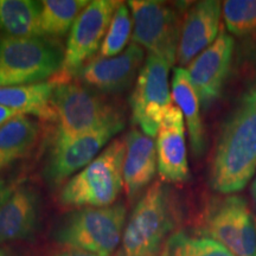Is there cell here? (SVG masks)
<instances>
[{"mask_svg":"<svg viewBox=\"0 0 256 256\" xmlns=\"http://www.w3.org/2000/svg\"><path fill=\"white\" fill-rule=\"evenodd\" d=\"M144 60V49L136 43L120 55L106 60H92L78 72L83 84L101 92L118 94L130 87Z\"/></svg>","mask_w":256,"mask_h":256,"instance_id":"cell-15","label":"cell"},{"mask_svg":"<svg viewBox=\"0 0 256 256\" xmlns=\"http://www.w3.org/2000/svg\"><path fill=\"white\" fill-rule=\"evenodd\" d=\"M176 226L171 192L160 182L140 198L124 230L118 256H154Z\"/></svg>","mask_w":256,"mask_h":256,"instance_id":"cell-3","label":"cell"},{"mask_svg":"<svg viewBox=\"0 0 256 256\" xmlns=\"http://www.w3.org/2000/svg\"><path fill=\"white\" fill-rule=\"evenodd\" d=\"M17 115H19L18 112L10 110V108H6L4 106H0V127L8 122V120H11L12 118L17 116Z\"/></svg>","mask_w":256,"mask_h":256,"instance_id":"cell-26","label":"cell"},{"mask_svg":"<svg viewBox=\"0 0 256 256\" xmlns=\"http://www.w3.org/2000/svg\"><path fill=\"white\" fill-rule=\"evenodd\" d=\"M234 49L235 40L223 26L216 40L188 66V78L204 110L222 95L232 68Z\"/></svg>","mask_w":256,"mask_h":256,"instance_id":"cell-12","label":"cell"},{"mask_svg":"<svg viewBox=\"0 0 256 256\" xmlns=\"http://www.w3.org/2000/svg\"><path fill=\"white\" fill-rule=\"evenodd\" d=\"M127 5L133 20V43L174 66L183 23L178 12L156 0H130Z\"/></svg>","mask_w":256,"mask_h":256,"instance_id":"cell-8","label":"cell"},{"mask_svg":"<svg viewBox=\"0 0 256 256\" xmlns=\"http://www.w3.org/2000/svg\"><path fill=\"white\" fill-rule=\"evenodd\" d=\"M40 134V124L28 115L19 114L0 127V151L22 158L30 151Z\"/></svg>","mask_w":256,"mask_h":256,"instance_id":"cell-22","label":"cell"},{"mask_svg":"<svg viewBox=\"0 0 256 256\" xmlns=\"http://www.w3.org/2000/svg\"><path fill=\"white\" fill-rule=\"evenodd\" d=\"M124 126V118H120L89 133L55 140L46 170L48 182L57 186L78 170L84 168L100 154L112 138L122 130Z\"/></svg>","mask_w":256,"mask_h":256,"instance_id":"cell-11","label":"cell"},{"mask_svg":"<svg viewBox=\"0 0 256 256\" xmlns=\"http://www.w3.org/2000/svg\"><path fill=\"white\" fill-rule=\"evenodd\" d=\"M57 83L54 81L37 84L0 88V106L19 114L36 115L40 119H56L51 107V96Z\"/></svg>","mask_w":256,"mask_h":256,"instance_id":"cell-19","label":"cell"},{"mask_svg":"<svg viewBox=\"0 0 256 256\" xmlns=\"http://www.w3.org/2000/svg\"><path fill=\"white\" fill-rule=\"evenodd\" d=\"M222 16L229 34L244 37L256 32V0L223 2Z\"/></svg>","mask_w":256,"mask_h":256,"instance_id":"cell-25","label":"cell"},{"mask_svg":"<svg viewBox=\"0 0 256 256\" xmlns=\"http://www.w3.org/2000/svg\"><path fill=\"white\" fill-rule=\"evenodd\" d=\"M222 2L202 0L188 8L182 23L176 62L179 68L188 66L209 48L220 34Z\"/></svg>","mask_w":256,"mask_h":256,"instance_id":"cell-13","label":"cell"},{"mask_svg":"<svg viewBox=\"0 0 256 256\" xmlns=\"http://www.w3.org/2000/svg\"><path fill=\"white\" fill-rule=\"evenodd\" d=\"M119 2L115 0H94L81 12L70 30L66 49H64L63 66L56 75L55 83L70 82L78 75L89 60L100 50L112 19Z\"/></svg>","mask_w":256,"mask_h":256,"instance_id":"cell-7","label":"cell"},{"mask_svg":"<svg viewBox=\"0 0 256 256\" xmlns=\"http://www.w3.org/2000/svg\"><path fill=\"white\" fill-rule=\"evenodd\" d=\"M204 234L235 256H256L255 218L241 196L232 194L210 208Z\"/></svg>","mask_w":256,"mask_h":256,"instance_id":"cell-10","label":"cell"},{"mask_svg":"<svg viewBox=\"0 0 256 256\" xmlns=\"http://www.w3.org/2000/svg\"><path fill=\"white\" fill-rule=\"evenodd\" d=\"M156 159L160 179L165 183H184L190 177L185 122L182 110L172 106L162 121L156 138Z\"/></svg>","mask_w":256,"mask_h":256,"instance_id":"cell-14","label":"cell"},{"mask_svg":"<svg viewBox=\"0 0 256 256\" xmlns=\"http://www.w3.org/2000/svg\"><path fill=\"white\" fill-rule=\"evenodd\" d=\"M2 256H5V255H2Z\"/></svg>","mask_w":256,"mask_h":256,"instance_id":"cell-32","label":"cell"},{"mask_svg":"<svg viewBox=\"0 0 256 256\" xmlns=\"http://www.w3.org/2000/svg\"><path fill=\"white\" fill-rule=\"evenodd\" d=\"M38 194L28 185L4 188L0 192V243L28 238L38 220Z\"/></svg>","mask_w":256,"mask_h":256,"instance_id":"cell-16","label":"cell"},{"mask_svg":"<svg viewBox=\"0 0 256 256\" xmlns=\"http://www.w3.org/2000/svg\"><path fill=\"white\" fill-rule=\"evenodd\" d=\"M171 66L162 58L148 55L130 98L133 122L151 138L158 136L165 114L174 106L168 84Z\"/></svg>","mask_w":256,"mask_h":256,"instance_id":"cell-9","label":"cell"},{"mask_svg":"<svg viewBox=\"0 0 256 256\" xmlns=\"http://www.w3.org/2000/svg\"><path fill=\"white\" fill-rule=\"evenodd\" d=\"M40 10V34L46 38L64 37L72 30L81 12L89 5L87 0H44Z\"/></svg>","mask_w":256,"mask_h":256,"instance_id":"cell-21","label":"cell"},{"mask_svg":"<svg viewBox=\"0 0 256 256\" xmlns=\"http://www.w3.org/2000/svg\"><path fill=\"white\" fill-rule=\"evenodd\" d=\"M252 197L256 204V178H255V180L252 182Z\"/></svg>","mask_w":256,"mask_h":256,"instance_id":"cell-29","label":"cell"},{"mask_svg":"<svg viewBox=\"0 0 256 256\" xmlns=\"http://www.w3.org/2000/svg\"><path fill=\"white\" fill-rule=\"evenodd\" d=\"M162 256H235L218 242L204 236L177 232L165 243Z\"/></svg>","mask_w":256,"mask_h":256,"instance_id":"cell-23","label":"cell"},{"mask_svg":"<svg viewBox=\"0 0 256 256\" xmlns=\"http://www.w3.org/2000/svg\"><path fill=\"white\" fill-rule=\"evenodd\" d=\"M124 162V188L127 197L134 200L151 183L158 168L154 139L139 130H132L126 138Z\"/></svg>","mask_w":256,"mask_h":256,"instance_id":"cell-17","label":"cell"},{"mask_svg":"<svg viewBox=\"0 0 256 256\" xmlns=\"http://www.w3.org/2000/svg\"><path fill=\"white\" fill-rule=\"evenodd\" d=\"M51 107L58 122L56 140L89 133L122 118L116 108L94 90L75 82L57 83Z\"/></svg>","mask_w":256,"mask_h":256,"instance_id":"cell-6","label":"cell"},{"mask_svg":"<svg viewBox=\"0 0 256 256\" xmlns=\"http://www.w3.org/2000/svg\"><path fill=\"white\" fill-rule=\"evenodd\" d=\"M60 256H100V255H96V254H92V252H82V250H72Z\"/></svg>","mask_w":256,"mask_h":256,"instance_id":"cell-28","label":"cell"},{"mask_svg":"<svg viewBox=\"0 0 256 256\" xmlns=\"http://www.w3.org/2000/svg\"><path fill=\"white\" fill-rule=\"evenodd\" d=\"M2 255H4V252H2V250H0V256H2Z\"/></svg>","mask_w":256,"mask_h":256,"instance_id":"cell-31","label":"cell"},{"mask_svg":"<svg viewBox=\"0 0 256 256\" xmlns=\"http://www.w3.org/2000/svg\"><path fill=\"white\" fill-rule=\"evenodd\" d=\"M40 10V2L0 0V36L42 37Z\"/></svg>","mask_w":256,"mask_h":256,"instance_id":"cell-20","label":"cell"},{"mask_svg":"<svg viewBox=\"0 0 256 256\" xmlns=\"http://www.w3.org/2000/svg\"><path fill=\"white\" fill-rule=\"evenodd\" d=\"M5 188V185H4V183H2V180H0V192H2V188Z\"/></svg>","mask_w":256,"mask_h":256,"instance_id":"cell-30","label":"cell"},{"mask_svg":"<svg viewBox=\"0 0 256 256\" xmlns=\"http://www.w3.org/2000/svg\"><path fill=\"white\" fill-rule=\"evenodd\" d=\"M63 58L51 38L0 36V88L43 83L60 72Z\"/></svg>","mask_w":256,"mask_h":256,"instance_id":"cell-4","label":"cell"},{"mask_svg":"<svg viewBox=\"0 0 256 256\" xmlns=\"http://www.w3.org/2000/svg\"><path fill=\"white\" fill-rule=\"evenodd\" d=\"M256 171V82L223 124L210 170V185L224 194L242 191Z\"/></svg>","mask_w":256,"mask_h":256,"instance_id":"cell-1","label":"cell"},{"mask_svg":"<svg viewBox=\"0 0 256 256\" xmlns=\"http://www.w3.org/2000/svg\"><path fill=\"white\" fill-rule=\"evenodd\" d=\"M126 214L122 204L78 210L60 223L56 240L74 250L110 256L122 240Z\"/></svg>","mask_w":256,"mask_h":256,"instance_id":"cell-5","label":"cell"},{"mask_svg":"<svg viewBox=\"0 0 256 256\" xmlns=\"http://www.w3.org/2000/svg\"><path fill=\"white\" fill-rule=\"evenodd\" d=\"M172 100L183 113L186 121L191 151L196 158H200L206 151V136L200 118V102L188 78L186 69L174 68L172 76Z\"/></svg>","mask_w":256,"mask_h":256,"instance_id":"cell-18","label":"cell"},{"mask_svg":"<svg viewBox=\"0 0 256 256\" xmlns=\"http://www.w3.org/2000/svg\"><path fill=\"white\" fill-rule=\"evenodd\" d=\"M126 139H115L74 176L60 194V203L68 208H104L113 204L124 186Z\"/></svg>","mask_w":256,"mask_h":256,"instance_id":"cell-2","label":"cell"},{"mask_svg":"<svg viewBox=\"0 0 256 256\" xmlns=\"http://www.w3.org/2000/svg\"><path fill=\"white\" fill-rule=\"evenodd\" d=\"M132 26L133 20L130 19V8L127 5L120 2L112 19L107 34L102 42L100 50L92 60H106L120 55L130 40Z\"/></svg>","mask_w":256,"mask_h":256,"instance_id":"cell-24","label":"cell"},{"mask_svg":"<svg viewBox=\"0 0 256 256\" xmlns=\"http://www.w3.org/2000/svg\"><path fill=\"white\" fill-rule=\"evenodd\" d=\"M16 159H17L16 156L8 154V153L0 151V171H2L4 168H6L8 165L11 164L12 162H14Z\"/></svg>","mask_w":256,"mask_h":256,"instance_id":"cell-27","label":"cell"}]
</instances>
